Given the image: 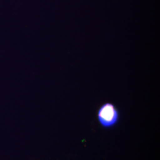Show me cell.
Instances as JSON below:
<instances>
[{"label": "cell", "instance_id": "6da1fadb", "mask_svg": "<svg viewBox=\"0 0 160 160\" xmlns=\"http://www.w3.org/2000/svg\"><path fill=\"white\" fill-rule=\"evenodd\" d=\"M97 118L99 124L104 129L113 128L119 122V110L113 103L106 102L98 109Z\"/></svg>", "mask_w": 160, "mask_h": 160}]
</instances>
